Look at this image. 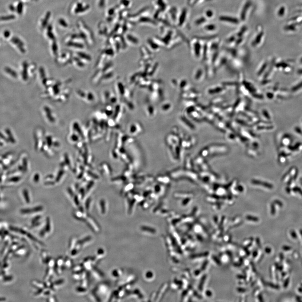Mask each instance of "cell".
Returning <instances> with one entry per match:
<instances>
[{
    "label": "cell",
    "mask_w": 302,
    "mask_h": 302,
    "mask_svg": "<svg viewBox=\"0 0 302 302\" xmlns=\"http://www.w3.org/2000/svg\"><path fill=\"white\" fill-rule=\"evenodd\" d=\"M154 7L157 11H163L167 9L166 0H154Z\"/></svg>",
    "instance_id": "obj_1"
},
{
    "label": "cell",
    "mask_w": 302,
    "mask_h": 302,
    "mask_svg": "<svg viewBox=\"0 0 302 302\" xmlns=\"http://www.w3.org/2000/svg\"><path fill=\"white\" fill-rule=\"evenodd\" d=\"M119 7L123 10H127L131 8L132 5L131 0H120Z\"/></svg>",
    "instance_id": "obj_2"
},
{
    "label": "cell",
    "mask_w": 302,
    "mask_h": 302,
    "mask_svg": "<svg viewBox=\"0 0 302 302\" xmlns=\"http://www.w3.org/2000/svg\"><path fill=\"white\" fill-rule=\"evenodd\" d=\"M51 16V13L50 11L47 12L43 20V21L41 24V27L43 28H45L46 27L47 25L48 24V21L50 19V17Z\"/></svg>",
    "instance_id": "obj_3"
},
{
    "label": "cell",
    "mask_w": 302,
    "mask_h": 302,
    "mask_svg": "<svg viewBox=\"0 0 302 302\" xmlns=\"http://www.w3.org/2000/svg\"><path fill=\"white\" fill-rule=\"evenodd\" d=\"M68 45L69 46L74 47H77V48H83V47H84L83 45L81 44L73 42H70L68 44Z\"/></svg>",
    "instance_id": "obj_4"
},
{
    "label": "cell",
    "mask_w": 302,
    "mask_h": 302,
    "mask_svg": "<svg viewBox=\"0 0 302 302\" xmlns=\"http://www.w3.org/2000/svg\"><path fill=\"white\" fill-rule=\"evenodd\" d=\"M221 19L224 21H229V22H233V23H237V21L235 19L227 17H221Z\"/></svg>",
    "instance_id": "obj_5"
},
{
    "label": "cell",
    "mask_w": 302,
    "mask_h": 302,
    "mask_svg": "<svg viewBox=\"0 0 302 302\" xmlns=\"http://www.w3.org/2000/svg\"><path fill=\"white\" fill-rule=\"evenodd\" d=\"M89 5H86L85 6H83L81 8L79 9L77 13H83V12H85L87 10L89 9Z\"/></svg>",
    "instance_id": "obj_6"
},
{
    "label": "cell",
    "mask_w": 302,
    "mask_h": 302,
    "mask_svg": "<svg viewBox=\"0 0 302 302\" xmlns=\"http://www.w3.org/2000/svg\"><path fill=\"white\" fill-rule=\"evenodd\" d=\"M47 35L49 39L53 40H54L55 39V36L53 33L52 30H47Z\"/></svg>",
    "instance_id": "obj_7"
},
{
    "label": "cell",
    "mask_w": 302,
    "mask_h": 302,
    "mask_svg": "<svg viewBox=\"0 0 302 302\" xmlns=\"http://www.w3.org/2000/svg\"><path fill=\"white\" fill-rule=\"evenodd\" d=\"M59 24L61 26L63 27H68V23L66 22L65 20L63 19H59Z\"/></svg>",
    "instance_id": "obj_8"
},
{
    "label": "cell",
    "mask_w": 302,
    "mask_h": 302,
    "mask_svg": "<svg viewBox=\"0 0 302 302\" xmlns=\"http://www.w3.org/2000/svg\"><path fill=\"white\" fill-rule=\"evenodd\" d=\"M115 11H116V9H115V8H114V7L109 9L108 10L107 13L109 17H111V16L114 15L115 13Z\"/></svg>",
    "instance_id": "obj_9"
},
{
    "label": "cell",
    "mask_w": 302,
    "mask_h": 302,
    "mask_svg": "<svg viewBox=\"0 0 302 302\" xmlns=\"http://www.w3.org/2000/svg\"><path fill=\"white\" fill-rule=\"evenodd\" d=\"M206 278H207V275H204V276H203L202 279H201V281L200 283L199 287V288L201 290H202L203 289V285H204V282H205V280H206Z\"/></svg>",
    "instance_id": "obj_10"
},
{
    "label": "cell",
    "mask_w": 302,
    "mask_h": 302,
    "mask_svg": "<svg viewBox=\"0 0 302 302\" xmlns=\"http://www.w3.org/2000/svg\"><path fill=\"white\" fill-rule=\"evenodd\" d=\"M52 47L53 51L54 53H56L58 51V46H57V44H56L55 42H54L53 43L52 45Z\"/></svg>",
    "instance_id": "obj_11"
},
{
    "label": "cell",
    "mask_w": 302,
    "mask_h": 302,
    "mask_svg": "<svg viewBox=\"0 0 302 302\" xmlns=\"http://www.w3.org/2000/svg\"><path fill=\"white\" fill-rule=\"evenodd\" d=\"M246 219L248 220H250V221H254V222H257L259 221V219L258 218L255 217H251V216H248L246 217Z\"/></svg>",
    "instance_id": "obj_12"
},
{
    "label": "cell",
    "mask_w": 302,
    "mask_h": 302,
    "mask_svg": "<svg viewBox=\"0 0 302 302\" xmlns=\"http://www.w3.org/2000/svg\"><path fill=\"white\" fill-rule=\"evenodd\" d=\"M106 0H99V6L100 8H103L105 4Z\"/></svg>",
    "instance_id": "obj_13"
},
{
    "label": "cell",
    "mask_w": 302,
    "mask_h": 302,
    "mask_svg": "<svg viewBox=\"0 0 302 302\" xmlns=\"http://www.w3.org/2000/svg\"><path fill=\"white\" fill-rule=\"evenodd\" d=\"M212 259H213V260H214V261H215L216 263L217 264H219V265H220V264H221V262H220V261H219V260L218 259V258L216 257V256H212Z\"/></svg>",
    "instance_id": "obj_14"
},
{
    "label": "cell",
    "mask_w": 302,
    "mask_h": 302,
    "mask_svg": "<svg viewBox=\"0 0 302 302\" xmlns=\"http://www.w3.org/2000/svg\"><path fill=\"white\" fill-rule=\"evenodd\" d=\"M285 8L284 7H282L280 9V10H279V16H283V14L285 13Z\"/></svg>",
    "instance_id": "obj_15"
},
{
    "label": "cell",
    "mask_w": 302,
    "mask_h": 302,
    "mask_svg": "<svg viewBox=\"0 0 302 302\" xmlns=\"http://www.w3.org/2000/svg\"><path fill=\"white\" fill-rule=\"evenodd\" d=\"M208 261H204V263H203V265H202V267H201V270H204V269H206V267H207V265L208 264Z\"/></svg>",
    "instance_id": "obj_16"
},
{
    "label": "cell",
    "mask_w": 302,
    "mask_h": 302,
    "mask_svg": "<svg viewBox=\"0 0 302 302\" xmlns=\"http://www.w3.org/2000/svg\"><path fill=\"white\" fill-rule=\"evenodd\" d=\"M206 295L207 296L210 297L212 295V293H211V291H210V290H207L206 292Z\"/></svg>",
    "instance_id": "obj_17"
},
{
    "label": "cell",
    "mask_w": 302,
    "mask_h": 302,
    "mask_svg": "<svg viewBox=\"0 0 302 302\" xmlns=\"http://www.w3.org/2000/svg\"><path fill=\"white\" fill-rule=\"evenodd\" d=\"M256 242L257 245H258L259 247H261L260 241V240L259 239V237H257V238H256Z\"/></svg>",
    "instance_id": "obj_18"
},
{
    "label": "cell",
    "mask_w": 302,
    "mask_h": 302,
    "mask_svg": "<svg viewBox=\"0 0 302 302\" xmlns=\"http://www.w3.org/2000/svg\"><path fill=\"white\" fill-rule=\"evenodd\" d=\"M237 291L241 292V293H244L246 291V289L242 288H237Z\"/></svg>",
    "instance_id": "obj_19"
},
{
    "label": "cell",
    "mask_w": 302,
    "mask_h": 302,
    "mask_svg": "<svg viewBox=\"0 0 302 302\" xmlns=\"http://www.w3.org/2000/svg\"><path fill=\"white\" fill-rule=\"evenodd\" d=\"M207 14L208 17H212V15H213V13L212 11H207Z\"/></svg>",
    "instance_id": "obj_20"
},
{
    "label": "cell",
    "mask_w": 302,
    "mask_h": 302,
    "mask_svg": "<svg viewBox=\"0 0 302 302\" xmlns=\"http://www.w3.org/2000/svg\"><path fill=\"white\" fill-rule=\"evenodd\" d=\"M257 255H258V252H257V251L256 250V251L253 252V256L254 258H255L257 256Z\"/></svg>",
    "instance_id": "obj_21"
},
{
    "label": "cell",
    "mask_w": 302,
    "mask_h": 302,
    "mask_svg": "<svg viewBox=\"0 0 302 302\" xmlns=\"http://www.w3.org/2000/svg\"><path fill=\"white\" fill-rule=\"evenodd\" d=\"M265 251H266V252L267 253H269L270 252V249L269 248H266Z\"/></svg>",
    "instance_id": "obj_22"
}]
</instances>
